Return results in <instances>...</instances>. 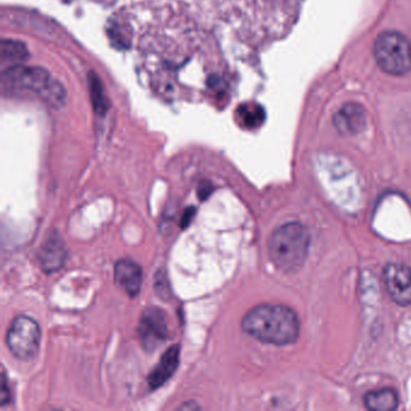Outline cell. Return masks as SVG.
Returning a JSON list of instances; mask_svg holds the SVG:
<instances>
[{
	"instance_id": "30bf717a",
	"label": "cell",
	"mask_w": 411,
	"mask_h": 411,
	"mask_svg": "<svg viewBox=\"0 0 411 411\" xmlns=\"http://www.w3.org/2000/svg\"><path fill=\"white\" fill-rule=\"evenodd\" d=\"M179 361H180V346L174 345L172 348H168L148 377L150 388L156 390L163 384H166L177 370Z\"/></svg>"
},
{
	"instance_id": "ba28073f",
	"label": "cell",
	"mask_w": 411,
	"mask_h": 411,
	"mask_svg": "<svg viewBox=\"0 0 411 411\" xmlns=\"http://www.w3.org/2000/svg\"><path fill=\"white\" fill-rule=\"evenodd\" d=\"M115 281L131 297H137L142 284L140 265L131 260H120L115 265Z\"/></svg>"
},
{
	"instance_id": "3957f363",
	"label": "cell",
	"mask_w": 411,
	"mask_h": 411,
	"mask_svg": "<svg viewBox=\"0 0 411 411\" xmlns=\"http://www.w3.org/2000/svg\"><path fill=\"white\" fill-rule=\"evenodd\" d=\"M374 57L384 73L406 75L411 70V41L396 30L384 32L374 43Z\"/></svg>"
},
{
	"instance_id": "8fae6325",
	"label": "cell",
	"mask_w": 411,
	"mask_h": 411,
	"mask_svg": "<svg viewBox=\"0 0 411 411\" xmlns=\"http://www.w3.org/2000/svg\"><path fill=\"white\" fill-rule=\"evenodd\" d=\"M67 251L59 238H51L43 246L40 254L41 265L47 273H54L63 265Z\"/></svg>"
},
{
	"instance_id": "8992f818",
	"label": "cell",
	"mask_w": 411,
	"mask_h": 411,
	"mask_svg": "<svg viewBox=\"0 0 411 411\" xmlns=\"http://www.w3.org/2000/svg\"><path fill=\"white\" fill-rule=\"evenodd\" d=\"M384 281L395 303L406 307L411 304V269L401 263H390L384 269Z\"/></svg>"
},
{
	"instance_id": "9a60e30c",
	"label": "cell",
	"mask_w": 411,
	"mask_h": 411,
	"mask_svg": "<svg viewBox=\"0 0 411 411\" xmlns=\"http://www.w3.org/2000/svg\"><path fill=\"white\" fill-rule=\"evenodd\" d=\"M206 182H204V184H201V186L199 187V195H201V192H203V195H201V198H206L208 195H209V193L211 192V185L210 186L208 187V188H206Z\"/></svg>"
},
{
	"instance_id": "52a82bcc",
	"label": "cell",
	"mask_w": 411,
	"mask_h": 411,
	"mask_svg": "<svg viewBox=\"0 0 411 411\" xmlns=\"http://www.w3.org/2000/svg\"><path fill=\"white\" fill-rule=\"evenodd\" d=\"M139 335L147 350H155L168 338L166 315L158 309H148L142 313L139 324Z\"/></svg>"
},
{
	"instance_id": "7c38bea8",
	"label": "cell",
	"mask_w": 411,
	"mask_h": 411,
	"mask_svg": "<svg viewBox=\"0 0 411 411\" xmlns=\"http://www.w3.org/2000/svg\"><path fill=\"white\" fill-rule=\"evenodd\" d=\"M364 404L369 410L373 411L396 410L399 404V398L395 390L382 388L367 393L364 396Z\"/></svg>"
},
{
	"instance_id": "7a4b0ae2",
	"label": "cell",
	"mask_w": 411,
	"mask_h": 411,
	"mask_svg": "<svg viewBox=\"0 0 411 411\" xmlns=\"http://www.w3.org/2000/svg\"><path fill=\"white\" fill-rule=\"evenodd\" d=\"M310 233L299 222H289L274 230L269 240L270 260L285 273L299 269L308 256Z\"/></svg>"
},
{
	"instance_id": "5bb4252c",
	"label": "cell",
	"mask_w": 411,
	"mask_h": 411,
	"mask_svg": "<svg viewBox=\"0 0 411 411\" xmlns=\"http://www.w3.org/2000/svg\"><path fill=\"white\" fill-rule=\"evenodd\" d=\"M195 212H196L195 208H188V209L184 212L181 222L182 227H187V225H190V222H191L193 216H195Z\"/></svg>"
},
{
	"instance_id": "5b68a950",
	"label": "cell",
	"mask_w": 411,
	"mask_h": 411,
	"mask_svg": "<svg viewBox=\"0 0 411 411\" xmlns=\"http://www.w3.org/2000/svg\"><path fill=\"white\" fill-rule=\"evenodd\" d=\"M6 343L11 353L22 361L34 357L39 351L40 328L32 318L20 315L14 318L6 335Z\"/></svg>"
},
{
	"instance_id": "9c48e42d",
	"label": "cell",
	"mask_w": 411,
	"mask_h": 411,
	"mask_svg": "<svg viewBox=\"0 0 411 411\" xmlns=\"http://www.w3.org/2000/svg\"><path fill=\"white\" fill-rule=\"evenodd\" d=\"M364 109L356 103H348L334 116V124L342 134H357L366 127Z\"/></svg>"
},
{
	"instance_id": "6da1fadb",
	"label": "cell",
	"mask_w": 411,
	"mask_h": 411,
	"mask_svg": "<svg viewBox=\"0 0 411 411\" xmlns=\"http://www.w3.org/2000/svg\"><path fill=\"white\" fill-rule=\"evenodd\" d=\"M241 326L252 338L278 346L296 343L300 332L298 315L280 304H262L251 309Z\"/></svg>"
},
{
	"instance_id": "4fadbf2b",
	"label": "cell",
	"mask_w": 411,
	"mask_h": 411,
	"mask_svg": "<svg viewBox=\"0 0 411 411\" xmlns=\"http://www.w3.org/2000/svg\"><path fill=\"white\" fill-rule=\"evenodd\" d=\"M27 56L25 47L21 43L14 41V40H3L1 44V59L3 63L8 60H21Z\"/></svg>"
},
{
	"instance_id": "277c9868",
	"label": "cell",
	"mask_w": 411,
	"mask_h": 411,
	"mask_svg": "<svg viewBox=\"0 0 411 411\" xmlns=\"http://www.w3.org/2000/svg\"><path fill=\"white\" fill-rule=\"evenodd\" d=\"M23 87L49 103L58 105L64 99L63 87L47 71L38 68H9L3 75V85Z\"/></svg>"
}]
</instances>
